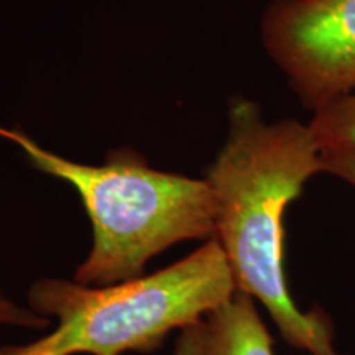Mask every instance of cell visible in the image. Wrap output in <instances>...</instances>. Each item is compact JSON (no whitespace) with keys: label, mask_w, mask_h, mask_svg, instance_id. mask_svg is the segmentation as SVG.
<instances>
[{"label":"cell","mask_w":355,"mask_h":355,"mask_svg":"<svg viewBox=\"0 0 355 355\" xmlns=\"http://www.w3.org/2000/svg\"><path fill=\"white\" fill-rule=\"evenodd\" d=\"M319 173L321 148L308 123L268 122L257 102L234 97L227 139L204 180L216 199L214 239L237 291L263 304L291 347L309 355H343L329 314L298 308L285 270V212Z\"/></svg>","instance_id":"6da1fadb"},{"label":"cell","mask_w":355,"mask_h":355,"mask_svg":"<svg viewBox=\"0 0 355 355\" xmlns=\"http://www.w3.org/2000/svg\"><path fill=\"white\" fill-rule=\"evenodd\" d=\"M0 139L24 152L33 168L78 191L94 242L74 282L109 286L144 275L150 259L184 241L216 235V199L206 180L155 170L132 148L86 165L50 152L20 128L0 125Z\"/></svg>","instance_id":"7a4b0ae2"},{"label":"cell","mask_w":355,"mask_h":355,"mask_svg":"<svg viewBox=\"0 0 355 355\" xmlns=\"http://www.w3.org/2000/svg\"><path fill=\"white\" fill-rule=\"evenodd\" d=\"M235 293L216 239L166 268L115 285L43 278L28 290V304L40 316L55 318V329L33 343L0 345V355L148 354Z\"/></svg>","instance_id":"3957f363"},{"label":"cell","mask_w":355,"mask_h":355,"mask_svg":"<svg viewBox=\"0 0 355 355\" xmlns=\"http://www.w3.org/2000/svg\"><path fill=\"white\" fill-rule=\"evenodd\" d=\"M260 35L311 112L355 89V0H272Z\"/></svg>","instance_id":"277c9868"},{"label":"cell","mask_w":355,"mask_h":355,"mask_svg":"<svg viewBox=\"0 0 355 355\" xmlns=\"http://www.w3.org/2000/svg\"><path fill=\"white\" fill-rule=\"evenodd\" d=\"M173 355H275L273 337L255 300L237 291L227 303L181 329Z\"/></svg>","instance_id":"5b68a950"},{"label":"cell","mask_w":355,"mask_h":355,"mask_svg":"<svg viewBox=\"0 0 355 355\" xmlns=\"http://www.w3.org/2000/svg\"><path fill=\"white\" fill-rule=\"evenodd\" d=\"M314 140L324 150L355 152V89L314 110L308 123Z\"/></svg>","instance_id":"8992f818"},{"label":"cell","mask_w":355,"mask_h":355,"mask_svg":"<svg viewBox=\"0 0 355 355\" xmlns=\"http://www.w3.org/2000/svg\"><path fill=\"white\" fill-rule=\"evenodd\" d=\"M0 324L26 329H46L53 326L51 319L40 316L30 308H21L0 291Z\"/></svg>","instance_id":"52a82bcc"},{"label":"cell","mask_w":355,"mask_h":355,"mask_svg":"<svg viewBox=\"0 0 355 355\" xmlns=\"http://www.w3.org/2000/svg\"><path fill=\"white\" fill-rule=\"evenodd\" d=\"M322 173L339 178L355 188V152L352 150H324L321 152Z\"/></svg>","instance_id":"ba28073f"}]
</instances>
